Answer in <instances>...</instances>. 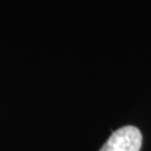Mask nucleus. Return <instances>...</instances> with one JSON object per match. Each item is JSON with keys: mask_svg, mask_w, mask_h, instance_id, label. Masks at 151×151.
Returning <instances> with one entry per match:
<instances>
[{"mask_svg": "<svg viewBox=\"0 0 151 151\" xmlns=\"http://www.w3.org/2000/svg\"><path fill=\"white\" fill-rule=\"evenodd\" d=\"M141 145V131L135 126H124L113 132L100 151H140Z\"/></svg>", "mask_w": 151, "mask_h": 151, "instance_id": "f257e3e1", "label": "nucleus"}]
</instances>
